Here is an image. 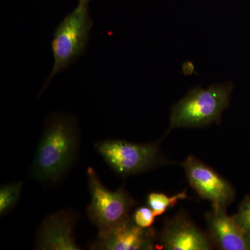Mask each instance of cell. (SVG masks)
<instances>
[{"instance_id":"1","label":"cell","mask_w":250,"mask_h":250,"mask_svg":"<svg viewBox=\"0 0 250 250\" xmlns=\"http://www.w3.org/2000/svg\"><path fill=\"white\" fill-rule=\"evenodd\" d=\"M80 139L75 118L62 113L51 114L31 164V178L42 183H57L75 163Z\"/></svg>"},{"instance_id":"2","label":"cell","mask_w":250,"mask_h":250,"mask_svg":"<svg viewBox=\"0 0 250 250\" xmlns=\"http://www.w3.org/2000/svg\"><path fill=\"white\" fill-rule=\"evenodd\" d=\"M88 4V1L79 0L75 9L56 27L51 42L53 66L41 93L56 75L66 70L85 53L93 27Z\"/></svg>"},{"instance_id":"3","label":"cell","mask_w":250,"mask_h":250,"mask_svg":"<svg viewBox=\"0 0 250 250\" xmlns=\"http://www.w3.org/2000/svg\"><path fill=\"white\" fill-rule=\"evenodd\" d=\"M232 89L233 85L227 83L190 90L185 98L172 106L169 130L203 127L220 121L229 105Z\"/></svg>"},{"instance_id":"4","label":"cell","mask_w":250,"mask_h":250,"mask_svg":"<svg viewBox=\"0 0 250 250\" xmlns=\"http://www.w3.org/2000/svg\"><path fill=\"white\" fill-rule=\"evenodd\" d=\"M90 202L87 207V215L99 231L113 228L129 216L134 207V198L123 188L111 191L99 178L93 167L86 171Z\"/></svg>"},{"instance_id":"5","label":"cell","mask_w":250,"mask_h":250,"mask_svg":"<svg viewBox=\"0 0 250 250\" xmlns=\"http://www.w3.org/2000/svg\"><path fill=\"white\" fill-rule=\"evenodd\" d=\"M97 152L121 177L142 173L160 163L157 143L135 144L122 140L107 139L95 143Z\"/></svg>"},{"instance_id":"6","label":"cell","mask_w":250,"mask_h":250,"mask_svg":"<svg viewBox=\"0 0 250 250\" xmlns=\"http://www.w3.org/2000/svg\"><path fill=\"white\" fill-rule=\"evenodd\" d=\"M192 188L202 199L212 205L228 207L235 199L234 188L228 181L211 167L194 156H190L182 164Z\"/></svg>"},{"instance_id":"7","label":"cell","mask_w":250,"mask_h":250,"mask_svg":"<svg viewBox=\"0 0 250 250\" xmlns=\"http://www.w3.org/2000/svg\"><path fill=\"white\" fill-rule=\"evenodd\" d=\"M156 233L154 229L138 226L129 216L113 228L99 231L96 241L89 246L93 250H154Z\"/></svg>"},{"instance_id":"8","label":"cell","mask_w":250,"mask_h":250,"mask_svg":"<svg viewBox=\"0 0 250 250\" xmlns=\"http://www.w3.org/2000/svg\"><path fill=\"white\" fill-rule=\"evenodd\" d=\"M78 214L62 209L44 219L38 230L36 248L42 250H80L74 230Z\"/></svg>"},{"instance_id":"9","label":"cell","mask_w":250,"mask_h":250,"mask_svg":"<svg viewBox=\"0 0 250 250\" xmlns=\"http://www.w3.org/2000/svg\"><path fill=\"white\" fill-rule=\"evenodd\" d=\"M212 205L206 215L210 241L222 250H250V233L228 215L227 207Z\"/></svg>"},{"instance_id":"10","label":"cell","mask_w":250,"mask_h":250,"mask_svg":"<svg viewBox=\"0 0 250 250\" xmlns=\"http://www.w3.org/2000/svg\"><path fill=\"white\" fill-rule=\"evenodd\" d=\"M160 248L167 250H209L210 239L182 215L166 224L159 236Z\"/></svg>"},{"instance_id":"11","label":"cell","mask_w":250,"mask_h":250,"mask_svg":"<svg viewBox=\"0 0 250 250\" xmlns=\"http://www.w3.org/2000/svg\"><path fill=\"white\" fill-rule=\"evenodd\" d=\"M187 198V195L185 192H180L172 196H167L161 192H154L148 195L147 202L156 217L164 214L169 208L177 205L179 200Z\"/></svg>"},{"instance_id":"12","label":"cell","mask_w":250,"mask_h":250,"mask_svg":"<svg viewBox=\"0 0 250 250\" xmlns=\"http://www.w3.org/2000/svg\"><path fill=\"white\" fill-rule=\"evenodd\" d=\"M22 182H17L14 183L3 186L0 189V214L4 215L9 213L10 210L17 205L21 197Z\"/></svg>"},{"instance_id":"13","label":"cell","mask_w":250,"mask_h":250,"mask_svg":"<svg viewBox=\"0 0 250 250\" xmlns=\"http://www.w3.org/2000/svg\"><path fill=\"white\" fill-rule=\"evenodd\" d=\"M131 217L138 226L142 228H152L156 215L149 207H142L135 210Z\"/></svg>"},{"instance_id":"14","label":"cell","mask_w":250,"mask_h":250,"mask_svg":"<svg viewBox=\"0 0 250 250\" xmlns=\"http://www.w3.org/2000/svg\"><path fill=\"white\" fill-rule=\"evenodd\" d=\"M233 218L237 223L250 233V195H247L241 202L238 212Z\"/></svg>"},{"instance_id":"15","label":"cell","mask_w":250,"mask_h":250,"mask_svg":"<svg viewBox=\"0 0 250 250\" xmlns=\"http://www.w3.org/2000/svg\"><path fill=\"white\" fill-rule=\"evenodd\" d=\"M79 1V0H78ZM84 1H88V2H90V1H91V0H84Z\"/></svg>"}]
</instances>
